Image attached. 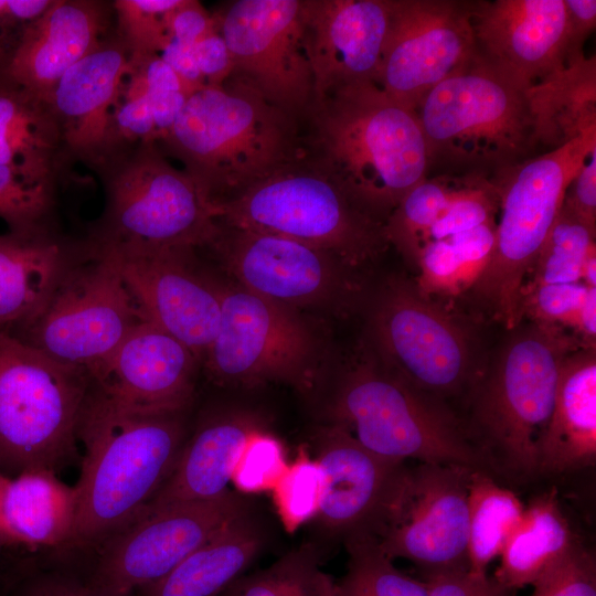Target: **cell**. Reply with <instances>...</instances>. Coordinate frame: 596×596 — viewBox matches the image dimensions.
Here are the masks:
<instances>
[{
	"instance_id": "31",
	"label": "cell",
	"mask_w": 596,
	"mask_h": 596,
	"mask_svg": "<svg viewBox=\"0 0 596 596\" xmlns=\"http://www.w3.org/2000/svg\"><path fill=\"white\" fill-rule=\"evenodd\" d=\"M526 95L538 151L596 130V58L567 63L529 86Z\"/></svg>"
},
{
	"instance_id": "2",
	"label": "cell",
	"mask_w": 596,
	"mask_h": 596,
	"mask_svg": "<svg viewBox=\"0 0 596 596\" xmlns=\"http://www.w3.org/2000/svg\"><path fill=\"white\" fill-rule=\"evenodd\" d=\"M184 412L126 407L91 384L78 426L85 455L72 545L104 543L146 510L189 437Z\"/></svg>"
},
{
	"instance_id": "23",
	"label": "cell",
	"mask_w": 596,
	"mask_h": 596,
	"mask_svg": "<svg viewBox=\"0 0 596 596\" xmlns=\"http://www.w3.org/2000/svg\"><path fill=\"white\" fill-rule=\"evenodd\" d=\"M477 54L525 86L568 63L564 0L470 2Z\"/></svg>"
},
{
	"instance_id": "46",
	"label": "cell",
	"mask_w": 596,
	"mask_h": 596,
	"mask_svg": "<svg viewBox=\"0 0 596 596\" xmlns=\"http://www.w3.org/2000/svg\"><path fill=\"white\" fill-rule=\"evenodd\" d=\"M422 579L428 596H512V592L487 574H475L469 570L429 574Z\"/></svg>"
},
{
	"instance_id": "14",
	"label": "cell",
	"mask_w": 596,
	"mask_h": 596,
	"mask_svg": "<svg viewBox=\"0 0 596 596\" xmlns=\"http://www.w3.org/2000/svg\"><path fill=\"white\" fill-rule=\"evenodd\" d=\"M475 469L406 466L372 536L382 553L415 564L422 575L469 570L468 485Z\"/></svg>"
},
{
	"instance_id": "10",
	"label": "cell",
	"mask_w": 596,
	"mask_h": 596,
	"mask_svg": "<svg viewBox=\"0 0 596 596\" xmlns=\"http://www.w3.org/2000/svg\"><path fill=\"white\" fill-rule=\"evenodd\" d=\"M91 384L86 370L0 330V472L55 471L66 461Z\"/></svg>"
},
{
	"instance_id": "45",
	"label": "cell",
	"mask_w": 596,
	"mask_h": 596,
	"mask_svg": "<svg viewBox=\"0 0 596 596\" xmlns=\"http://www.w3.org/2000/svg\"><path fill=\"white\" fill-rule=\"evenodd\" d=\"M51 3L52 0H0V76L29 26Z\"/></svg>"
},
{
	"instance_id": "12",
	"label": "cell",
	"mask_w": 596,
	"mask_h": 596,
	"mask_svg": "<svg viewBox=\"0 0 596 596\" xmlns=\"http://www.w3.org/2000/svg\"><path fill=\"white\" fill-rule=\"evenodd\" d=\"M217 384L313 387L320 343L299 311L242 286H222L221 321L203 362Z\"/></svg>"
},
{
	"instance_id": "34",
	"label": "cell",
	"mask_w": 596,
	"mask_h": 596,
	"mask_svg": "<svg viewBox=\"0 0 596 596\" xmlns=\"http://www.w3.org/2000/svg\"><path fill=\"white\" fill-rule=\"evenodd\" d=\"M468 508L469 571L487 574L488 565L501 555L508 539L520 523L524 505L493 475L475 469L469 478Z\"/></svg>"
},
{
	"instance_id": "30",
	"label": "cell",
	"mask_w": 596,
	"mask_h": 596,
	"mask_svg": "<svg viewBox=\"0 0 596 596\" xmlns=\"http://www.w3.org/2000/svg\"><path fill=\"white\" fill-rule=\"evenodd\" d=\"M66 161L47 100L0 79V163L31 181L55 185Z\"/></svg>"
},
{
	"instance_id": "11",
	"label": "cell",
	"mask_w": 596,
	"mask_h": 596,
	"mask_svg": "<svg viewBox=\"0 0 596 596\" xmlns=\"http://www.w3.org/2000/svg\"><path fill=\"white\" fill-rule=\"evenodd\" d=\"M83 262L67 263L43 306L8 330L17 328L22 334L14 338L89 374L146 319L108 249L93 244Z\"/></svg>"
},
{
	"instance_id": "28",
	"label": "cell",
	"mask_w": 596,
	"mask_h": 596,
	"mask_svg": "<svg viewBox=\"0 0 596 596\" xmlns=\"http://www.w3.org/2000/svg\"><path fill=\"white\" fill-rule=\"evenodd\" d=\"M265 536L247 510L225 522L167 575L138 590L139 596H219L245 574Z\"/></svg>"
},
{
	"instance_id": "15",
	"label": "cell",
	"mask_w": 596,
	"mask_h": 596,
	"mask_svg": "<svg viewBox=\"0 0 596 596\" xmlns=\"http://www.w3.org/2000/svg\"><path fill=\"white\" fill-rule=\"evenodd\" d=\"M245 510L244 498L231 490L210 500L146 509L103 543L86 581L105 596H131L167 575Z\"/></svg>"
},
{
	"instance_id": "1",
	"label": "cell",
	"mask_w": 596,
	"mask_h": 596,
	"mask_svg": "<svg viewBox=\"0 0 596 596\" xmlns=\"http://www.w3.org/2000/svg\"><path fill=\"white\" fill-rule=\"evenodd\" d=\"M300 139L301 160L383 224L428 175L416 111L373 82L342 85L312 99L300 120Z\"/></svg>"
},
{
	"instance_id": "18",
	"label": "cell",
	"mask_w": 596,
	"mask_h": 596,
	"mask_svg": "<svg viewBox=\"0 0 596 596\" xmlns=\"http://www.w3.org/2000/svg\"><path fill=\"white\" fill-rule=\"evenodd\" d=\"M477 54L470 1L391 0L376 85L414 109Z\"/></svg>"
},
{
	"instance_id": "38",
	"label": "cell",
	"mask_w": 596,
	"mask_h": 596,
	"mask_svg": "<svg viewBox=\"0 0 596 596\" xmlns=\"http://www.w3.org/2000/svg\"><path fill=\"white\" fill-rule=\"evenodd\" d=\"M521 312L534 322L570 327L595 347L596 288L583 283L524 285Z\"/></svg>"
},
{
	"instance_id": "22",
	"label": "cell",
	"mask_w": 596,
	"mask_h": 596,
	"mask_svg": "<svg viewBox=\"0 0 596 596\" xmlns=\"http://www.w3.org/2000/svg\"><path fill=\"white\" fill-rule=\"evenodd\" d=\"M199 364L179 340L142 320L89 376L96 391L123 406L179 412L191 403Z\"/></svg>"
},
{
	"instance_id": "3",
	"label": "cell",
	"mask_w": 596,
	"mask_h": 596,
	"mask_svg": "<svg viewBox=\"0 0 596 596\" xmlns=\"http://www.w3.org/2000/svg\"><path fill=\"white\" fill-rule=\"evenodd\" d=\"M158 146L181 161L211 202L302 158L300 121L235 76L192 92Z\"/></svg>"
},
{
	"instance_id": "24",
	"label": "cell",
	"mask_w": 596,
	"mask_h": 596,
	"mask_svg": "<svg viewBox=\"0 0 596 596\" xmlns=\"http://www.w3.org/2000/svg\"><path fill=\"white\" fill-rule=\"evenodd\" d=\"M130 54L115 35L73 65L56 83L47 103L67 161L96 170L110 152V121Z\"/></svg>"
},
{
	"instance_id": "9",
	"label": "cell",
	"mask_w": 596,
	"mask_h": 596,
	"mask_svg": "<svg viewBox=\"0 0 596 596\" xmlns=\"http://www.w3.org/2000/svg\"><path fill=\"white\" fill-rule=\"evenodd\" d=\"M212 205L217 222L302 243L354 269L390 245L383 223L302 160Z\"/></svg>"
},
{
	"instance_id": "20",
	"label": "cell",
	"mask_w": 596,
	"mask_h": 596,
	"mask_svg": "<svg viewBox=\"0 0 596 596\" xmlns=\"http://www.w3.org/2000/svg\"><path fill=\"white\" fill-rule=\"evenodd\" d=\"M315 459L324 486L315 520L343 541L372 535L380 524L406 468L405 461L381 457L362 446L345 428L327 424L312 438Z\"/></svg>"
},
{
	"instance_id": "36",
	"label": "cell",
	"mask_w": 596,
	"mask_h": 596,
	"mask_svg": "<svg viewBox=\"0 0 596 596\" xmlns=\"http://www.w3.org/2000/svg\"><path fill=\"white\" fill-rule=\"evenodd\" d=\"M344 543L348 566L334 582V596H428L425 582L400 571L372 536L353 535Z\"/></svg>"
},
{
	"instance_id": "41",
	"label": "cell",
	"mask_w": 596,
	"mask_h": 596,
	"mask_svg": "<svg viewBox=\"0 0 596 596\" xmlns=\"http://www.w3.org/2000/svg\"><path fill=\"white\" fill-rule=\"evenodd\" d=\"M180 0H116V36L130 56L159 55L169 41L166 17Z\"/></svg>"
},
{
	"instance_id": "53",
	"label": "cell",
	"mask_w": 596,
	"mask_h": 596,
	"mask_svg": "<svg viewBox=\"0 0 596 596\" xmlns=\"http://www.w3.org/2000/svg\"><path fill=\"white\" fill-rule=\"evenodd\" d=\"M7 479L8 477L0 472V546L10 545L1 521V496Z\"/></svg>"
},
{
	"instance_id": "37",
	"label": "cell",
	"mask_w": 596,
	"mask_h": 596,
	"mask_svg": "<svg viewBox=\"0 0 596 596\" xmlns=\"http://www.w3.org/2000/svg\"><path fill=\"white\" fill-rule=\"evenodd\" d=\"M595 233L562 205L524 285L582 283L585 263L596 253Z\"/></svg>"
},
{
	"instance_id": "44",
	"label": "cell",
	"mask_w": 596,
	"mask_h": 596,
	"mask_svg": "<svg viewBox=\"0 0 596 596\" xmlns=\"http://www.w3.org/2000/svg\"><path fill=\"white\" fill-rule=\"evenodd\" d=\"M416 284L422 295H458L471 288L466 268L455 245L447 237L424 244L417 255Z\"/></svg>"
},
{
	"instance_id": "40",
	"label": "cell",
	"mask_w": 596,
	"mask_h": 596,
	"mask_svg": "<svg viewBox=\"0 0 596 596\" xmlns=\"http://www.w3.org/2000/svg\"><path fill=\"white\" fill-rule=\"evenodd\" d=\"M324 477L315 458L301 451L287 466L273 488V498L279 518L288 532L296 531L318 514L322 499Z\"/></svg>"
},
{
	"instance_id": "52",
	"label": "cell",
	"mask_w": 596,
	"mask_h": 596,
	"mask_svg": "<svg viewBox=\"0 0 596 596\" xmlns=\"http://www.w3.org/2000/svg\"><path fill=\"white\" fill-rule=\"evenodd\" d=\"M159 55L180 77L190 94L205 86L195 61L193 46L168 41Z\"/></svg>"
},
{
	"instance_id": "39",
	"label": "cell",
	"mask_w": 596,
	"mask_h": 596,
	"mask_svg": "<svg viewBox=\"0 0 596 596\" xmlns=\"http://www.w3.org/2000/svg\"><path fill=\"white\" fill-rule=\"evenodd\" d=\"M54 184L31 181L0 163V217L10 233L46 234L45 222L53 205Z\"/></svg>"
},
{
	"instance_id": "47",
	"label": "cell",
	"mask_w": 596,
	"mask_h": 596,
	"mask_svg": "<svg viewBox=\"0 0 596 596\" xmlns=\"http://www.w3.org/2000/svg\"><path fill=\"white\" fill-rule=\"evenodd\" d=\"M166 26L169 41L193 46L216 29V22L213 13L199 1L180 0V3L168 12Z\"/></svg>"
},
{
	"instance_id": "29",
	"label": "cell",
	"mask_w": 596,
	"mask_h": 596,
	"mask_svg": "<svg viewBox=\"0 0 596 596\" xmlns=\"http://www.w3.org/2000/svg\"><path fill=\"white\" fill-rule=\"evenodd\" d=\"M76 519V489L62 482L54 470L32 469L8 477L1 521L10 545H72Z\"/></svg>"
},
{
	"instance_id": "42",
	"label": "cell",
	"mask_w": 596,
	"mask_h": 596,
	"mask_svg": "<svg viewBox=\"0 0 596 596\" xmlns=\"http://www.w3.org/2000/svg\"><path fill=\"white\" fill-rule=\"evenodd\" d=\"M287 466L281 441L262 429L253 434L243 447L231 481L242 493L273 490Z\"/></svg>"
},
{
	"instance_id": "16",
	"label": "cell",
	"mask_w": 596,
	"mask_h": 596,
	"mask_svg": "<svg viewBox=\"0 0 596 596\" xmlns=\"http://www.w3.org/2000/svg\"><path fill=\"white\" fill-rule=\"evenodd\" d=\"M206 246L243 288L291 309L337 311L359 288L338 257L302 243L216 221Z\"/></svg>"
},
{
	"instance_id": "8",
	"label": "cell",
	"mask_w": 596,
	"mask_h": 596,
	"mask_svg": "<svg viewBox=\"0 0 596 596\" xmlns=\"http://www.w3.org/2000/svg\"><path fill=\"white\" fill-rule=\"evenodd\" d=\"M594 148L596 130L490 174L499 200L496 241L486 269L471 288L509 330L522 320V287L568 185Z\"/></svg>"
},
{
	"instance_id": "32",
	"label": "cell",
	"mask_w": 596,
	"mask_h": 596,
	"mask_svg": "<svg viewBox=\"0 0 596 596\" xmlns=\"http://www.w3.org/2000/svg\"><path fill=\"white\" fill-rule=\"evenodd\" d=\"M65 251L47 234L0 235V330L31 318L67 265Z\"/></svg>"
},
{
	"instance_id": "27",
	"label": "cell",
	"mask_w": 596,
	"mask_h": 596,
	"mask_svg": "<svg viewBox=\"0 0 596 596\" xmlns=\"http://www.w3.org/2000/svg\"><path fill=\"white\" fill-rule=\"evenodd\" d=\"M596 462V355L582 347L564 360L550 421L543 434L539 476H556Z\"/></svg>"
},
{
	"instance_id": "26",
	"label": "cell",
	"mask_w": 596,
	"mask_h": 596,
	"mask_svg": "<svg viewBox=\"0 0 596 596\" xmlns=\"http://www.w3.org/2000/svg\"><path fill=\"white\" fill-rule=\"evenodd\" d=\"M262 429L264 422L246 411L206 417L188 437L173 472L146 509L210 500L225 493L243 447Z\"/></svg>"
},
{
	"instance_id": "4",
	"label": "cell",
	"mask_w": 596,
	"mask_h": 596,
	"mask_svg": "<svg viewBox=\"0 0 596 596\" xmlns=\"http://www.w3.org/2000/svg\"><path fill=\"white\" fill-rule=\"evenodd\" d=\"M469 391L466 424L490 472L514 481L539 476V449L550 421L562 364L582 347L562 327L534 322L519 329Z\"/></svg>"
},
{
	"instance_id": "21",
	"label": "cell",
	"mask_w": 596,
	"mask_h": 596,
	"mask_svg": "<svg viewBox=\"0 0 596 596\" xmlns=\"http://www.w3.org/2000/svg\"><path fill=\"white\" fill-rule=\"evenodd\" d=\"M390 12L391 0H301L313 99L355 82L376 84Z\"/></svg>"
},
{
	"instance_id": "51",
	"label": "cell",
	"mask_w": 596,
	"mask_h": 596,
	"mask_svg": "<svg viewBox=\"0 0 596 596\" xmlns=\"http://www.w3.org/2000/svg\"><path fill=\"white\" fill-rule=\"evenodd\" d=\"M567 14L568 63L584 56L585 40L596 26L595 0H564Z\"/></svg>"
},
{
	"instance_id": "43",
	"label": "cell",
	"mask_w": 596,
	"mask_h": 596,
	"mask_svg": "<svg viewBox=\"0 0 596 596\" xmlns=\"http://www.w3.org/2000/svg\"><path fill=\"white\" fill-rule=\"evenodd\" d=\"M530 596H596V560L578 541L531 585Z\"/></svg>"
},
{
	"instance_id": "25",
	"label": "cell",
	"mask_w": 596,
	"mask_h": 596,
	"mask_svg": "<svg viewBox=\"0 0 596 596\" xmlns=\"http://www.w3.org/2000/svg\"><path fill=\"white\" fill-rule=\"evenodd\" d=\"M113 4L52 0L29 26L1 81L47 100L60 78L109 34Z\"/></svg>"
},
{
	"instance_id": "19",
	"label": "cell",
	"mask_w": 596,
	"mask_h": 596,
	"mask_svg": "<svg viewBox=\"0 0 596 596\" xmlns=\"http://www.w3.org/2000/svg\"><path fill=\"white\" fill-rule=\"evenodd\" d=\"M102 247L114 255L145 319L203 362L220 327L222 286L195 270V251L128 253Z\"/></svg>"
},
{
	"instance_id": "6",
	"label": "cell",
	"mask_w": 596,
	"mask_h": 596,
	"mask_svg": "<svg viewBox=\"0 0 596 596\" xmlns=\"http://www.w3.org/2000/svg\"><path fill=\"white\" fill-rule=\"evenodd\" d=\"M327 413L329 423L345 428L362 446L386 459L490 472L465 423L441 400L409 385L380 361H358L347 369Z\"/></svg>"
},
{
	"instance_id": "33",
	"label": "cell",
	"mask_w": 596,
	"mask_h": 596,
	"mask_svg": "<svg viewBox=\"0 0 596 596\" xmlns=\"http://www.w3.org/2000/svg\"><path fill=\"white\" fill-rule=\"evenodd\" d=\"M579 540L562 510L555 488L533 497L499 556L493 579L513 592L532 585Z\"/></svg>"
},
{
	"instance_id": "13",
	"label": "cell",
	"mask_w": 596,
	"mask_h": 596,
	"mask_svg": "<svg viewBox=\"0 0 596 596\" xmlns=\"http://www.w3.org/2000/svg\"><path fill=\"white\" fill-rule=\"evenodd\" d=\"M369 328L380 362L438 400L469 393L480 377L467 329L403 277L382 285Z\"/></svg>"
},
{
	"instance_id": "35",
	"label": "cell",
	"mask_w": 596,
	"mask_h": 596,
	"mask_svg": "<svg viewBox=\"0 0 596 596\" xmlns=\"http://www.w3.org/2000/svg\"><path fill=\"white\" fill-rule=\"evenodd\" d=\"M219 596H334V581L321 568L316 547L304 545L242 575Z\"/></svg>"
},
{
	"instance_id": "7",
	"label": "cell",
	"mask_w": 596,
	"mask_h": 596,
	"mask_svg": "<svg viewBox=\"0 0 596 596\" xmlns=\"http://www.w3.org/2000/svg\"><path fill=\"white\" fill-rule=\"evenodd\" d=\"M95 171L105 189L95 244L128 253L187 252L213 238L212 202L158 145L120 151Z\"/></svg>"
},
{
	"instance_id": "49",
	"label": "cell",
	"mask_w": 596,
	"mask_h": 596,
	"mask_svg": "<svg viewBox=\"0 0 596 596\" xmlns=\"http://www.w3.org/2000/svg\"><path fill=\"white\" fill-rule=\"evenodd\" d=\"M205 86L222 85L233 73L228 47L217 28L193 45Z\"/></svg>"
},
{
	"instance_id": "5",
	"label": "cell",
	"mask_w": 596,
	"mask_h": 596,
	"mask_svg": "<svg viewBox=\"0 0 596 596\" xmlns=\"http://www.w3.org/2000/svg\"><path fill=\"white\" fill-rule=\"evenodd\" d=\"M528 88L476 54L430 89L416 108L429 168L490 175L534 156Z\"/></svg>"
},
{
	"instance_id": "50",
	"label": "cell",
	"mask_w": 596,
	"mask_h": 596,
	"mask_svg": "<svg viewBox=\"0 0 596 596\" xmlns=\"http://www.w3.org/2000/svg\"><path fill=\"white\" fill-rule=\"evenodd\" d=\"M18 596H105L86 579L60 572H46L28 578Z\"/></svg>"
},
{
	"instance_id": "48",
	"label": "cell",
	"mask_w": 596,
	"mask_h": 596,
	"mask_svg": "<svg viewBox=\"0 0 596 596\" xmlns=\"http://www.w3.org/2000/svg\"><path fill=\"white\" fill-rule=\"evenodd\" d=\"M563 207L596 232V148L568 185Z\"/></svg>"
},
{
	"instance_id": "17",
	"label": "cell",
	"mask_w": 596,
	"mask_h": 596,
	"mask_svg": "<svg viewBox=\"0 0 596 596\" xmlns=\"http://www.w3.org/2000/svg\"><path fill=\"white\" fill-rule=\"evenodd\" d=\"M213 15L232 57L231 76L300 121L313 99L301 0H235Z\"/></svg>"
}]
</instances>
